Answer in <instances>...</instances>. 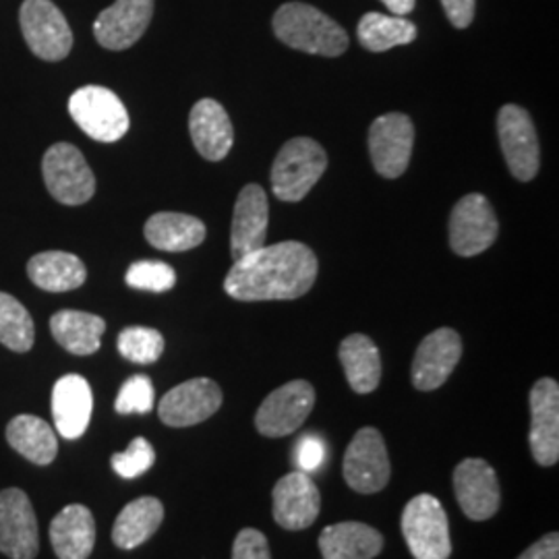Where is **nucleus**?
<instances>
[{
	"label": "nucleus",
	"instance_id": "nucleus-1",
	"mask_svg": "<svg viewBox=\"0 0 559 559\" xmlns=\"http://www.w3.org/2000/svg\"><path fill=\"white\" fill-rule=\"evenodd\" d=\"M318 278V258L299 240L263 245L235 260L224 290L237 300H293L311 290Z\"/></svg>",
	"mask_w": 559,
	"mask_h": 559
},
{
	"label": "nucleus",
	"instance_id": "nucleus-2",
	"mask_svg": "<svg viewBox=\"0 0 559 559\" xmlns=\"http://www.w3.org/2000/svg\"><path fill=\"white\" fill-rule=\"evenodd\" d=\"M274 34L282 44L320 57H340L348 48V34L320 9L302 2L282 4L274 15Z\"/></svg>",
	"mask_w": 559,
	"mask_h": 559
},
{
	"label": "nucleus",
	"instance_id": "nucleus-3",
	"mask_svg": "<svg viewBox=\"0 0 559 559\" xmlns=\"http://www.w3.org/2000/svg\"><path fill=\"white\" fill-rule=\"evenodd\" d=\"M328 168V154L318 141H286L272 166V191L280 201L305 200Z\"/></svg>",
	"mask_w": 559,
	"mask_h": 559
},
{
	"label": "nucleus",
	"instance_id": "nucleus-4",
	"mask_svg": "<svg viewBox=\"0 0 559 559\" xmlns=\"http://www.w3.org/2000/svg\"><path fill=\"white\" fill-rule=\"evenodd\" d=\"M402 535L415 559H450V522L441 501L420 493L402 512Z\"/></svg>",
	"mask_w": 559,
	"mask_h": 559
},
{
	"label": "nucleus",
	"instance_id": "nucleus-5",
	"mask_svg": "<svg viewBox=\"0 0 559 559\" xmlns=\"http://www.w3.org/2000/svg\"><path fill=\"white\" fill-rule=\"evenodd\" d=\"M69 115L92 140L112 143L129 131V112L119 96L100 85L80 87L69 100Z\"/></svg>",
	"mask_w": 559,
	"mask_h": 559
},
{
	"label": "nucleus",
	"instance_id": "nucleus-6",
	"mask_svg": "<svg viewBox=\"0 0 559 559\" xmlns=\"http://www.w3.org/2000/svg\"><path fill=\"white\" fill-rule=\"evenodd\" d=\"M41 173L50 195L64 205H83L96 193V177L71 143H55L44 154Z\"/></svg>",
	"mask_w": 559,
	"mask_h": 559
},
{
	"label": "nucleus",
	"instance_id": "nucleus-7",
	"mask_svg": "<svg viewBox=\"0 0 559 559\" xmlns=\"http://www.w3.org/2000/svg\"><path fill=\"white\" fill-rule=\"evenodd\" d=\"M21 32L29 50L41 60L67 59L73 32L52 0H25L20 11Z\"/></svg>",
	"mask_w": 559,
	"mask_h": 559
},
{
	"label": "nucleus",
	"instance_id": "nucleus-8",
	"mask_svg": "<svg viewBox=\"0 0 559 559\" xmlns=\"http://www.w3.org/2000/svg\"><path fill=\"white\" fill-rule=\"evenodd\" d=\"M344 480L357 493H378L390 480V459L383 436L376 427H362L350 441L342 464Z\"/></svg>",
	"mask_w": 559,
	"mask_h": 559
},
{
	"label": "nucleus",
	"instance_id": "nucleus-9",
	"mask_svg": "<svg viewBox=\"0 0 559 559\" xmlns=\"http://www.w3.org/2000/svg\"><path fill=\"white\" fill-rule=\"evenodd\" d=\"M498 216L485 195L471 193L452 210L450 247L460 258H475L487 251L498 239Z\"/></svg>",
	"mask_w": 559,
	"mask_h": 559
},
{
	"label": "nucleus",
	"instance_id": "nucleus-10",
	"mask_svg": "<svg viewBox=\"0 0 559 559\" xmlns=\"http://www.w3.org/2000/svg\"><path fill=\"white\" fill-rule=\"evenodd\" d=\"M313 406V385L309 381H288L261 402L255 415V427L265 438H286L307 420Z\"/></svg>",
	"mask_w": 559,
	"mask_h": 559
},
{
	"label": "nucleus",
	"instance_id": "nucleus-11",
	"mask_svg": "<svg viewBox=\"0 0 559 559\" xmlns=\"http://www.w3.org/2000/svg\"><path fill=\"white\" fill-rule=\"evenodd\" d=\"M498 133L506 164L514 179L533 180L539 173V140L531 115L516 104H506L498 115Z\"/></svg>",
	"mask_w": 559,
	"mask_h": 559
},
{
	"label": "nucleus",
	"instance_id": "nucleus-12",
	"mask_svg": "<svg viewBox=\"0 0 559 559\" xmlns=\"http://www.w3.org/2000/svg\"><path fill=\"white\" fill-rule=\"evenodd\" d=\"M415 127L402 112H390L373 120L369 129V152L376 170L383 179H399L413 156Z\"/></svg>",
	"mask_w": 559,
	"mask_h": 559
},
{
	"label": "nucleus",
	"instance_id": "nucleus-13",
	"mask_svg": "<svg viewBox=\"0 0 559 559\" xmlns=\"http://www.w3.org/2000/svg\"><path fill=\"white\" fill-rule=\"evenodd\" d=\"M40 549L38 519L21 489L0 491V554L11 559H34Z\"/></svg>",
	"mask_w": 559,
	"mask_h": 559
},
{
	"label": "nucleus",
	"instance_id": "nucleus-14",
	"mask_svg": "<svg viewBox=\"0 0 559 559\" xmlns=\"http://www.w3.org/2000/svg\"><path fill=\"white\" fill-rule=\"evenodd\" d=\"M454 491L462 512L471 520H489L500 510V480L487 460H462L454 468Z\"/></svg>",
	"mask_w": 559,
	"mask_h": 559
},
{
	"label": "nucleus",
	"instance_id": "nucleus-15",
	"mask_svg": "<svg viewBox=\"0 0 559 559\" xmlns=\"http://www.w3.org/2000/svg\"><path fill=\"white\" fill-rule=\"evenodd\" d=\"M221 406V385L207 378H195L173 388L160 400L158 415L168 427H193L216 415Z\"/></svg>",
	"mask_w": 559,
	"mask_h": 559
},
{
	"label": "nucleus",
	"instance_id": "nucleus-16",
	"mask_svg": "<svg viewBox=\"0 0 559 559\" xmlns=\"http://www.w3.org/2000/svg\"><path fill=\"white\" fill-rule=\"evenodd\" d=\"M531 452L540 466H554L559 460V385L543 378L531 390Z\"/></svg>",
	"mask_w": 559,
	"mask_h": 559
},
{
	"label": "nucleus",
	"instance_id": "nucleus-17",
	"mask_svg": "<svg viewBox=\"0 0 559 559\" xmlns=\"http://www.w3.org/2000/svg\"><path fill=\"white\" fill-rule=\"evenodd\" d=\"M462 357V340L452 328H440L423 340L413 360V385L420 392L441 388Z\"/></svg>",
	"mask_w": 559,
	"mask_h": 559
},
{
	"label": "nucleus",
	"instance_id": "nucleus-18",
	"mask_svg": "<svg viewBox=\"0 0 559 559\" xmlns=\"http://www.w3.org/2000/svg\"><path fill=\"white\" fill-rule=\"evenodd\" d=\"M274 520L286 531L309 528L321 512V496L316 480L297 471L276 483L274 487Z\"/></svg>",
	"mask_w": 559,
	"mask_h": 559
},
{
	"label": "nucleus",
	"instance_id": "nucleus-19",
	"mask_svg": "<svg viewBox=\"0 0 559 559\" xmlns=\"http://www.w3.org/2000/svg\"><path fill=\"white\" fill-rule=\"evenodd\" d=\"M154 15V0H117L94 23V36L108 50H127L141 40Z\"/></svg>",
	"mask_w": 559,
	"mask_h": 559
},
{
	"label": "nucleus",
	"instance_id": "nucleus-20",
	"mask_svg": "<svg viewBox=\"0 0 559 559\" xmlns=\"http://www.w3.org/2000/svg\"><path fill=\"white\" fill-rule=\"evenodd\" d=\"M267 222L270 207L263 187L245 185L235 203L230 230V251L235 260H240L265 245Z\"/></svg>",
	"mask_w": 559,
	"mask_h": 559
},
{
	"label": "nucleus",
	"instance_id": "nucleus-21",
	"mask_svg": "<svg viewBox=\"0 0 559 559\" xmlns=\"http://www.w3.org/2000/svg\"><path fill=\"white\" fill-rule=\"evenodd\" d=\"M94 411L92 388L81 376H64L52 390V419L64 440H80L87 431Z\"/></svg>",
	"mask_w": 559,
	"mask_h": 559
},
{
	"label": "nucleus",
	"instance_id": "nucleus-22",
	"mask_svg": "<svg viewBox=\"0 0 559 559\" xmlns=\"http://www.w3.org/2000/svg\"><path fill=\"white\" fill-rule=\"evenodd\" d=\"M189 131L195 150L205 160L221 162L228 156L235 141V129L221 102L200 100L191 108Z\"/></svg>",
	"mask_w": 559,
	"mask_h": 559
},
{
	"label": "nucleus",
	"instance_id": "nucleus-23",
	"mask_svg": "<svg viewBox=\"0 0 559 559\" xmlns=\"http://www.w3.org/2000/svg\"><path fill=\"white\" fill-rule=\"evenodd\" d=\"M50 543L59 559H87L96 545V520L81 506L62 508L50 522Z\"/></svg>",
	"mask_w": 559,
	"mask_h": 559
},
{
	"label": "nucleus",
	"instance_id": "nucleus-24",
	"mask_svg": "<svg viewBox=\"0 0 559 559\" xmlns=\"http://www.w3.org/2000/svg\"><path fill=\"white\" fill-rule=\"evenodd\" d=\"M318 545L323 559H373L383 549V537L369 524L338 522L321 531Z\"/></svg>",
	"mask_w": 559,
	"mask_h": 559
},
{
	"label": "nucleus",
	"instance_id": "nucleus-25",
	"mask_svg": "<svg viewBox=\"0 0 559 559\" xmlns=\"http://www.w3.org/2000/svg\"><path fill=\"white\" fill-rule=\"evenodd\" d=\"M145 239L160 251H189L205 240V224L189 214L160 212L145 222Z\"/></svg>",
	"mask_w": 559,
	"mask_h": 559
},
{
	"label": "nucleus",
	"instance_id": "nucleus-26",
	"mask_svg": "<svg viewBox=\"0 0 559 559\" xmlns=\"http://www.w3.org/2000/svg\"><path fill=\"white\" fill-rule=\"evenodd\" d=\"M29 280L48 293H67L85 284L87 270L83 261L64 251H44L27 263Z\"/></svg>",
	"mask_w": 559,
	"mask_h": 559
},
{
	"label": "nucleus",
	"instance_id": "nucleus-27",
	"mask_svg": "<svg viewBox=\"0 0 559 559\" xmlns=\"http://www.w3.org/2000/svg\"><path fill=\"white\" fill-rule=\"evenodd\" d=\"M7 441L23 459L46 466L59 454L55 429L34 415H17L7 425Z\"/></svg>",
	"mask_w": 559,
	"mask_h": 559
},
{
	"label": "nucleus",
	"instance_id": "nucleus-28",
	"mask_svg": "<svg viewBox=\"0 0 559 559\" xmlns=\"http://www.w3.org/2000/svg\"><path fill=\"white\" fill-rule=\"evenodd\" d=\"M104 330H106V321L85 311L64 309L55 313L50 320V332L55 340L64 350L78 357L98 353Z\"/></svg>",
	"mask_w": 559,
	"mask_h": 559
},
{
	"label": "nucleus",
	"instance_id": "nucleus-29",
	"mask_svg": "<svg viewBox=\"0 0 559 559\" xmlns=\"http://www.w3.org/2000/svg\"><path fill=\"white\" fill-rule=\"evenodd\" d=\"M340 362L357 394H371L381 381V357L373 340L353 334L340 344Z\"/></svg>",
	"mask_w": 559,
	"mask_h": 559
},
{
	"label": "nucleus",
	"instance_id": "nucleus-30",
	"mask_svg": "<svg viewBox=\"0 0 559 559\" xmlns=\"http://www.w3.org/2000/svg\"><path fill=\"white\" fill-rule=\"evenodd\" d=\"M164 506L158 498H140L120 510L112 526V540L120 549H135L160 528Z\"/></svg>",
	"mask_w": 559,
	"mask_h": 559
},
{
	"label": "nucleus",
	"instance_id": "nucleus-31",
	"mask_svg": "<svg viewBox=\"0 0 559 559\" xmlns=\"http://www.w3.org/2000/svg\"><path fill=\"white\" fill-rule=\"evenodd\" d=\"M357 36L362 48L371 52H385L396 46H406L417 38V27L413 21L383 15V13H367L359 21Z\"/></svg>",
	"mask_w": 559,
	"mask_h": 559
},
{
	"label": "nucleus",
	"instance_id": "nucleus-32",
	"mask_svg": "<svg viewBox=\"0 0 559 559\" xmlns=\"http://www.w3.org/2000/svg\"><path fill=\"white\" fill-rule=\"evenodd\" d=\"M34 338L36 328L29 311L15 297L0 293V344L15 353H27Z\"/></svg>",
	"mask_w": 559,
	"mask_h": 559
},
{
	"label": "nucleus",
	"instance_id": "nucleus-33",
	"mask_svg": "<svg viewBox=\"0 0 559 559\" xmlns=\"http://www.w3.org/2000/svg\"><path fill=\"white\" fill-rule=\"evenodd\" d=\"M117 346L120 357L138 365H150L160 359L164 353V336L154 328L131 325L120 332Z\"/></svg>",
	"mask_w": 559,
	"mask_h": 559
},
{
	"label": "nucleus",
	"instance_id": "nucleus-34",
	"mask_svg": "<svg viewBox=\"0 0 559 559\" xmlns=\"http://www.w3.org/2000/svg\"><path fill=\"white\" fill-rule=\"evenodd\" d=\"M127 284L138 290L166 293L177 284V274L164 261H135L127 270Z\"/></svg>",
	"mask_w": 559,
	"mask_h": 559
},
{
	"label": "nucleus",
	"instance_id": "nucleus-35",
	"mask_svg": "<svg viewBox=\"0 0 559 559\" xmlns=\"http://www.w3.org/2000/svg\"><path fill=\"white\" fill-rule=\"evenodd\" d=\"M112 468L122 479H138L143 473H147L154 462H156V452L152 443L145 438H135L129 443V448L120 454L112 456Z\"/></svg>",
	"mask_w": 559,
	"mask_h": 559
},
{
	"label": "nucleus",
	"instance_id": "nucleus-36",
	"mask_svg": "<svg viewBox=\"0 0 559 559\" xmlns=\"http://www.w3.org/2000/svg\"><path fill=\"white\" fill-rule=\"evenodd\" d=\"M154 383L147 376H133L122 383L115 408L119 415H145L154 408Z\"/></svg>",
	"mask_w": 559,
	"mask_h": 559
},
{
	"label": "nucleus",
	"instance_id": "nucleus-37",
	"mask_svg": "<svg viewBox=\"0 0 559 559\" xmlns=\"http://www.w3.org/2000/svg\"><path fill=\"white\" fill-rule=\"evenodd\" d=\"M233 559H272L265 535L255 528H242L233 545Z\"/></svg>",
	"mask_w": 559,
	"mask_h": 559
},
{
	"label": "nucleus",
	"instance_id": "nucleus-38",
	"mask_svg": "<svg viewBox=\"0 0 559 559\" xmlns=\"http://www.w3.org/2000/svg\"><path fill=\"white\" fill-rule=\"evenodd\" d=\"M325 459L323 441L316 436H305L297 448V464L302 473H311L320 468L321 462Z\"/></svg>",
	"mask_w": 559,
	"mask_h": 559
},
{
	"label": "nucleus",
	"instance_id": "nucleus-39",
	"mask_svg": "<svg viewBox=\"0 0 559 559\" xmlns=\"http://www.w3.org/2000/svg\"><path fill=\"white\" fill-rule=\"evenodd\" d=\"M450 23L459 29L468 27L475 20V0H441Z\"/></svg>",
	"mask_w": 559,
	"mask_h": 559
},
{
	"label": "nucleus",
	"instance_id": "nucleus-40",
	"mask_svg": "<svg viewBox=\"0 0 559 559\" xmlns=\"http://www.w3.org/2000/svg\"><path fill=\"white\" fill-rule=\"evenodd\" d=\"M519 559H559L558 533H549L543 539L533 543Z\"/></svg>",
	"mask_w": 559,
	"mask_h": 559
},
{
	"label": "nucleus",
	"instance_id": "nucleus-41",
	"mask_svg": "<svg viewBox=\"0 0 559 559\" xmlns=\"http://www.w3.org/2000/svg\"><path fill=\"white\" fill-rule=\"evenodd\" d=\"M396 17H404L415 9V0H381Z\"/></svg>",
	"mask_w": 559,
	"mask_h": 559
}]
</instances>
